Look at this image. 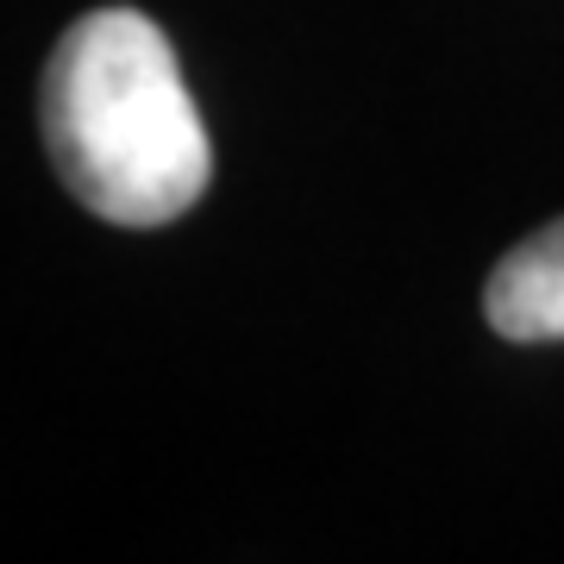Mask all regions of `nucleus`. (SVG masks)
Here are the masks:
<instances>
[{"label":"nucleus","instance_id":"f03ea898","mask_svg":"<svg viewBox=\"0 0 564 564\" xmlns=\"http://www.w3.org/2000/svg\"><path fill=\"white\" fill-rule=\"evenodd\" d=\"M484 321L514 345L564 339V220L540 226L489 270Z\"/></svg>","mask_w":564,"mask_h":564},{"label":"nucleus","instance_id":"f257e3e1","mask_svg":"<svg viewBox=\"0 0 564 564\" xmlns=\"http://www.w3.org/2000/svg\"><path fill=\"white\" fill-rule=\"evenodd\" d=\"M39 120L63 188L132 232L182 220L214 176L176 51L132 7H95L57 39Z\"/></svg>","mask_w":564,"mask_h":564}]
</instances>
